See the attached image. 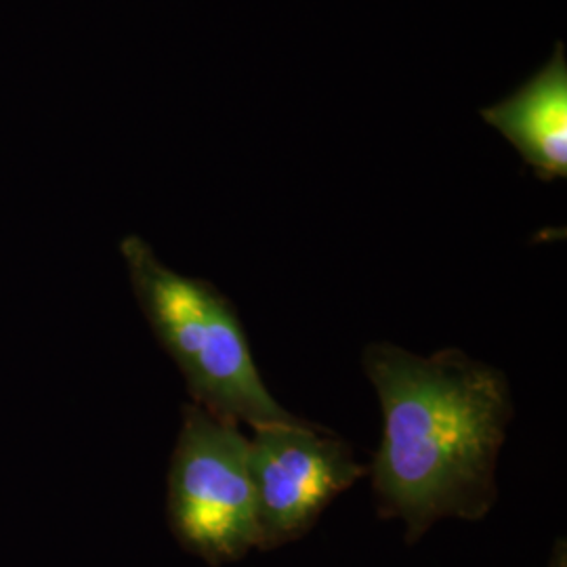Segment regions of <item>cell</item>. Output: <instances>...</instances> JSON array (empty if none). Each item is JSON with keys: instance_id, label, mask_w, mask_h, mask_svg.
<instances>
[{"instance_id": "4", "label": "cell", "mask_w": 567, "mask_h": 567, "mask_svg": "<svg viewBox=\"0 0 567 567\" xmlns=\"http://www.w3.org/2000/svg\"><path fill=\"white\" fill-rule=\"evenodd\" d=\"M252 431L257 547H280L301 538L339 494L365 475L349 444L324 426L292 419Z\"/></svg>"}, {"instance_id": "2", "label": "cell", "mask_w": 567, "mask_h": 567, "mask_svg": "<svg viewBox=\"0 0 567 567\" xmlns=\"http://www.w3.org/2000/svg\"><path fill=\"white\" fill-rule=\"evenodd\" d=\"M121 252L143 318L179 368L192 404L252 429L297 419L267 391L236 307L219 288L166 267L140 236L124 238Z\"/></svg>"}, {"instance_id": "3", "label": "cell", "mask_w": 567, "mask_h": 567, "mask_svg": "<svg viewBox=\"0 0 567 567\" xmlns=\"http://www.w3.org/2000/svg\"><path fill=\"white\" fill-rule=\"evenodd\" d=\"M168 515L183 545L206 561H238L259 543L250 440L240 425L183 405L168 468Z\"/></svg>"}, {"instance_id": "5", "label": "cell", "mask_w": 567, "mask_h": 567, "mask_svg": "<svg viewBox=\"0 0 567 567\" xmlns=\"http://www.w3.org/2000/svg\"><path fill=\"white\" fill-rule=\"evenodd\" d=\"M543 182L567 175V63L559 42L547 65L505 102L482 110Z\"/></svg>"}, {"instance_id": "1", "label": "cell", "mask_w": 567, "mask_h": 567, "mask_svg": "<svg viewBox=\"0 0 567 567\" xmlns=\"http://www.w3.org/2000/svg\"><path fill=\"white\" fill-rule=\"evenodd\" d=\"M364 370L385 421L372 463L381 513L404 519L410 540L442 517H484L513 421L507 377L458 349L425 358L389 343L368 344Z\"/></svg>"}]
</instances>
